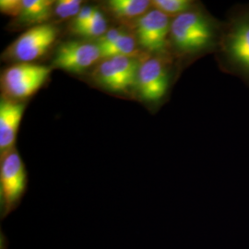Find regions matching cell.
<instances>
[{"mask_svg": "<svg viewBox=\"0 0 249 249\" xmlns=\"http://www.w3.org/2000/svg\"><path fill=\"white\" fill-rule=\"evenodd\" d=\"M223 31V22L197 7L172 18L169 47L188 59L217 52Z\"/></svg>", "mask_w": 249, "mask_h": 249, "instance_id": "obj_1", "label": "cell"}, {"mask_svg": "<svg viewBox=\"0 0 249 249\" xmlns=\"http://www.w3.org/2000/svg\"><path fill=\"white\" fill-rule=\"evenodd\" d=\"M216 53L223 71L238 77L249 86V5L229 12Z\"/></svg>", "mask_w": 249, "mask_h": 249, "instance_id": "obj_2", "label": "cell"}, {"mask_svg": "<svg viewBox=\"0 0 249 249\" xmlns=\"http://www.w3.org/2000/svg\"><path fill=\"white\" fill-rule=\"evenodd\" d=\"M51 70L34 63H16L3 72L2 89L6 96L26 99L34 95L48 80Z\"/></svg>", "mask_w": 249, "mask_h": 249, "instance_id": "obj_3", "label": "cell"}, {"mask_svg": "<svg viewBox=\"0 0 249 249\" xmlns=\"http://www.w3.org/2000/svg\"><path fill=\"white\" fill-rule=\"evenodd\" d=\"M140 66L131 56L108 57L95 69L94 80L114 92H128L138 86Z\"/></svg>", "mask_w": 249, "mask_h": 249, "instance_id": "obj_4", "label": "cell"}, {"mask_svg": "<svg viewBox=\"0 0 249 249\" xmlns=\"http://www.w3.org/2000/svg\"><path fill=\"white\" fill-rule=\"evenodd\" d=\"M57 30L51 24H40L30 28L9 46V58L18 63H31L42 57L53 45Z\"/></svg>", "mask_w": 249, "mask_h": 249, "instance_id": "obj_5", "label": "cell"}, {"mask_svg": "<svg viewBox=\"0 0 249 249\" xmlns=\"http://www.w3.org/2000/svg\"><path fill=\"white\" fill-rule=\"evenodd\" d=\"M26 171L19 154L13 148L2 153L0 191L2 204L10 209L18 202L26 187Z\"/></svg>", "mask_w": 249, "mask_h": 249, "instance_id": "obj_6", "label": "cell"}, {"mask_svg": "<svg viewBox=\"0 0 249 249\" xmlns=\"http://www.w3.org/2000/svg\"><path fill=\"white\" fill-rule=\"evenodd\" d=\"M172 18L158 9H150L137 22L140 45L151 53H163L169 47Z\"/></svg>", "mask_w": 249, "mask_h": 249, "instance_id": "obj_7", "label": "cell"}, {"mask_svg": "<svg viewBox=\"0 0 249 249\" xmlns=\"http://www.w3.org/2000/svg\"><path fill=\"white\" fill-rule=\"evenodd\" d=\"M168 61L162 57H151L143 61L139 70L138 88L147 102L157 103L165 97L170 86Z\"/></svg>", "mask_w": 249, "mask_h": 249, "instance_id": "obj_8", "label": "cell"}, {"mask_svg": "<svg viewBox=\"0 0 249 249\" xmlns=\"http://www.w3.org/2000/svg\"><path fill=\"white\" fill-rule=\"evenodd\" d=\"M102 53L97 44L67 42L60 45L54 55L53 65L66 71H83L100 60Z\"/></svg>", "mask_w": 249, "mask_h": 249, "instance_id": "obj_9", "label": "cell"}, {"mask_svg": "<svg viewBox=\"0 0 249 249\" xmlns=\"http://www.w3.org/2000/svg\"><path fill=\"white\" fill-rule=\"evenodd\" d=\"M25 105L2 99L0 104V151L13 149Z\"/></svg>", "mask_w": 249, "mask_h": 249, "instance_id": "obj_10", "label": "cell"}, {"mask_svg": "<svg viewBox=\"0 0 249 249\" xmlns=\"http://www.w3.org/2000/svg\"><path fill=\"white\" fill-rule=\"evenodd\" d=\"M111 12L120 19L141 18L151 7L148 0H111L107 3Z\"/></svg>", "mask_w": 249, "mask_h": 249, "instance_id": "obj_11", "label": "cell"}, {"mask_svg": "<svg viewBox=\"0 0 249 249\" xmlns=\"http://www.w3.org/2000/svg\"><path fill=\"white\" fill-rule=\"evenodd\" d=\"M53 3L48 0H22V9L18 18L29 24H44L43 22L51 15Z\"/></svg>", "mask_w": 249, "mask_h": 249, "instance_id": "obj_12", "label": "cell"}, {"mask_svg": "<svg viewBox=\"0 0 249 249\" xmlns=\"http://www.w3.org/2000/svg\"><path fill=\"white\" fill-rule=\"evenodd\" d=\"M100 48V47H99ZM104 59L114 56H131L136 53V40L133 36L123 34L111 45L100 48Z\"/></svg>", "mask_w": 249, "mask_h": 249, "instance_id": "obj_13", "label": "cell"}, {"mask_svg": "<svg viewBox=\"0 0 249 249\" xmlns=\"http://www.w3.org/2000/svg\"><path fill=\"white\" fill-rule=\"evenodd\" d=\"M151 7L174 18L196 9L197 5L190 0H153L151 1Z\"/></svg>", "mask_w": 249, "mask_h": 249, "instance_id": "obj_14", "label": "cell"}, {"mask_svg": "<svg viewBox=\"0 0 249 249\" xmlns=\"http://www.w3.org/2000/svg\"><path fill=\"white\" fill-rule=\"evenodd\" d=\"M75 34L86 37L101 38L107 32V23L103 13L96 9L92 18L81 26L73 28Z\"/></svg>", "mask_w": 249, "mask_h": 249, "instance_id": "obj_15", "label": "cell"}, {"mask_svg": "<svg viewBox=\"0 0 249 249\" xmlns=\"http://www.w3.org/2000/svg\"><path fill=\"white\" fill-rule=\"evenodd\" d=\"M81 3L80 0H60L55 3L54 12L60 18L76 17L81 10Z\"/></svg>", "mask_w": 249, "mask_h": 249, "instance_id": "obj_16", "label": "cell"}, {"mask_svg": "<svg viewBox=\"0 0 249 249\" xmlns=\"http://www.w3.org/2000/svg\"><path fill=\"white\" fill-rule=\"evenodd\" d=\"M22 9V1L18 0H1L0 10L2 13L12 17H18Z\"/></svg>", "mask_w": 249, "mask_h": 249, "instance_id": "obj_17", "label": "cell"}, {"mask_svg": "<svg viewBox=\"0 0 249 249\" xmlns=\"http://www.w3.org/2000/svg\"><path fill=\"white\" fill-rule=\"evenodd\" d=\"M95 10H96V9H94V8L83 7L81 10H80V13L74 18L72 28L81 26V25L87 23L89 19L92 18Z\"/></svg>", "mask_w": 249, "mask_h": 249, "instance_id": "obj_18", "label": "cell"}, {"mask_svg": "<svg viewBox=\"0 0 249 249\" xmlns=\"http://www.w3.org/2000/svg\"><path fill=\"white\" fill-rule=\"evenodd\" d=\"M122 35H123V33L120 30H117V29L108 30L104 36H102L101 38H99V42L97 45H98L100 48L111 45Z\"/></svg>", "mask_w": 249, "mask_h": 249, "instance_id": "obj_19", "label": "cell"}]
</instances>
